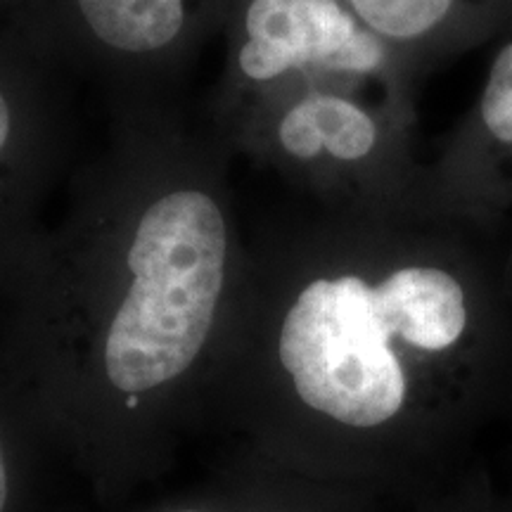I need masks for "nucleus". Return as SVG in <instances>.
Listing matches in <instances>:
<instances>
[{"instance_id": "1", "label": "nucleus", "mask_w": 512, "mask_h": 512, "mask_svg": "<svg viewBox=\"0 0 512 512\" xmlns=\"http://www.w3.org/2000/svg\"><path fill=\"white\" fill-rule=\"evenodd\" d=\"M226 221L200 190L159 197L140 219L128 249L133 283L105 342L114 387L143 394L195 361L223 290Z\"/></svg>"}, {"instance_id": "2", "label": "nucleus", "mask_w": 512, "mask_h": 512, "mask_svg": "<svg viewBox=\"0 0 512 512\" xmlns=\"http://www.w3.org/2000/svg\"><path fill=\"white\" fill-rule=\"evenodd\" d=\"M382 323L375 290L356 275L313 280L280 330L278 354L306 406L351 427L401 411L406 375Z\"/></svg>"}, {"instance_id": "3", "label": "nucleus", "mask_w": 512, "mask_h": 512, "mask_svg": "<svg viewBox=\"0 0 512 512\" xmlns=\"http://www.w3.org/2000/svg\"><path fill=\"white\" fill-rule=\"evenodd\" d=\"M247 41L240 69L254 81H271L297 67L373 72L384 46L339 0H249Z\"/></svg>"}, {"instance_id": "4", "label": "nucleus", "mask_w": 512, "mask_h": 512, "mask_svg": "<svg viewBox=\"0 0 512 512\" xmlns=\"http://www.w3.org/2000/svg\"><path fill=\"white\" fill-rule=\"evenodd\" d=\"M375 290V304L392 337L413 347H453L467 325L465 294L458 280L439 268L411 266L389 275Z\"/></svg>"}, {"instance_id": "5", "label": "nucleus", "mask_w": 512, "mask_h": 512, "mask_svg": "<svg viewBox=\"0 0 512 512\" xmlns=\"http://www.w3.org/2000/svg\"><path fill=\"white\" fill-rule=\"evenodd\" d=\"M280 143L292 157L313 159L320 150L356 162L373 150L377 128L354 102L335 95H309L285 114Z\"/></svg>"}, {"instance_id": "6", "label": "nucleus", "mask_w": 512, "mask_h": 512, "mask_svg": "<svg viewBox=\"0 0 512 512\" xmlns=\"http://www.w3.org/2000/svg\"><path fill=\"white\" fill-rule=\"evenodd\" d=\"M74 5L105 46L124 53L171 46L188 19V0H74Z\"/></svg>"}, {"instance_id": "7", "label": "nucleus", "mask_w": 512, "mask_h": 512, "mask_svg": "<svg viewBox=\"0 0 512 512\" xmlns=\"http://www.w3.org/2000/svg\"><path fill=\"white\" fill-rule=\"evenodd\" d=\"M453 0H349L370 31L392 38H415L437 27Z\"/></svg>"}, {"instance_id": "8", "label": "nucleus", "mask_w": 512, "mask_h": 512, "mask_svg": "<svg viewBox=\"0 0 512 512\" xmlns=\"http://www.w3.org/2000/svg\"><path fill=\"white\" fill-rule=\"evenodd\" d=\"M482 119L491 136L512 143V43L496 57L482 98Z\"/></svg>"}, {"instance_id": "9", "label": "nucleus", "mask_w": 512, "mask_h": 512, "mask_svg": "<svg viewBox=\"0 0 512 512\" xmlns=\"http://www.w3.org/2000/svg\"><path fill=\"white\" fill-rule=\"evenodd\" d=\"M10 126H12L10 105H8V100H5V95L0 93V152H3V147L10 138Z\"/></svg>"}, {"instance_id": "10", "label": "nucleus", "mask_w": 512, "mask_h": 512, "mask_svg": "<svg viewBox=\"0 0 512 512\" xmlns=\"http://www.w3.org/2000/svg\"><path fill=\"white\" fill-rule=\"evenodd\" d=\"M5 501H8V472H5L3 451H0V512L5 508Z\"/></svg>"}, {"instance_id": "11", "label": "nucleus", "mask_w": 512, "mask_h": 512, "mask_svg": "<svg viewBox=\"0 0 512 512\" xmlns=\"http://www.w3.org/2000/svg\"><path fill=\"white\" fill-rule=\"evenodd\" d=\"M188 512H192V510H188Z\"/></svg>"}]
</instances>
